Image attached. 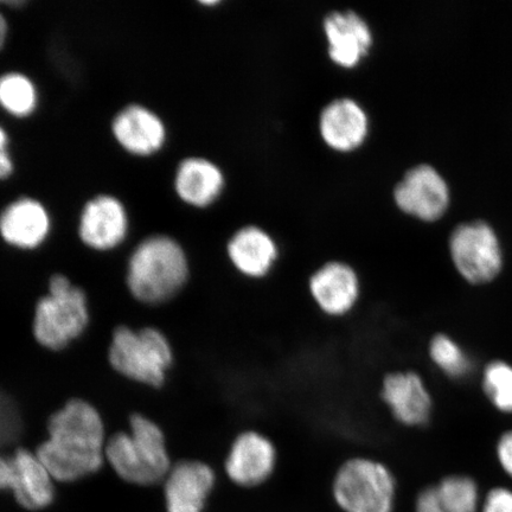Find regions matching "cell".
<instances>
[{
    "label": "cell",
    "instance_id": "cell-1",
    "mask_svg": "<svg viewBox=\"0 0 512 512\" xmlns=\"http://www.w3.org/2000/svg\"><path fill=\"white\" fill-rule=\"evenodd\" d=\"M49 439L37 457L51 477L75 482L98 471L104 463V425L96 409L82 400H72L48 422Z\"/></svg>",
    "mask_w": 512,
    "mask_h": 512
},
{
    "label": "cell",
    "instance_id": "cell-2",
    "mask_svg": "<svg viewBox=\"0 0 512 512\" xmlns=\"http://www.w3.org/2000/svg\"><path fill=\"white\" fill-rule=\"evenodd\" d=\"M189 277L184 249L168 235H151L134 249L127 267V285L146 304L166 302Z\"/></svg>",
    "mask_w": 512,
    "mask_h": 512
},
{
    "label": "cell",
    "instance_id": "cell-3",
    "mask_svg": "<svg viewBox=\"0 0 512 512\" xmlns=\"http://www.w3.org/2000/svg\"><path fill=\"white\" fill-rule=\"evenodd\" d=\"M131 433L108 440L105 456L118 476L128 483L155 485L171 470L165 439L159 427L143 415L131 418Z\"/></svg>",
    "mask_w": 512,
    "mask_h": 512
},
{
    "label": "cell",
    "instance_id": "cell-4",
    "mask_svg": "<svg viewBox=\"0 0 512 512\" xmlns=\"http://www.w3.org/2000/svg\"><path fill=\"white\" fill-rule=\"evenodd\" d=\"M49 291V296L37 304L34 334L44 347L60 350L79 337L86 328V294L61 274L50 279Z\"/></svg>",
    "mask_w": 512,
    "mask_h": 512
},
{
    "label": "cell",
    "instance_id": "cell-5",
    "mask_svg": "<svg viewBox=\"0 0 512 512\" xmlns=\"http://www.w3.org/2000/svg\"><path fill=\"white\" fill-rule=\"evenodd\" d=\"M110 362L128 379L159 387L171 366L172 351L158 330L133 331L121 326L113 335Z\"/></svg>",
    "mask_w": 512,
    "mask_h": 512
},
{
    "label": "cell",
    "instance_id": "cell-6",
    "mask_svg": "<svg viewBox=\"0 0 512 512\" xmlns=\"http://www.w3.org/2000/svg\"><path fill=\"white\" fill-rule=\"evenodd\" d=\"M334 496L345 512H393L395 480L375 460L350 459L337 472Z\"/></svg>",
    "mask_w": 512,
    "mask_h": 512
},
{
    "label": "cell",
    "instance_id": "cell-7",
    "mask_svg": "<svg viewBox=\"0 0 512 512\" xmlns=\"http://www.w3.org/2000/svg\"><path fill=\"white\" fill-rule=\"evenodd\" d=\"M454 266L470 284L490 283L503 268V253L498 236L490 224L473 221L459 224L450 238Z\"/></svg>",
    "mask_w": 512,
    "mask_h": 512
},
{
    "label": "cell",
    "instance_id": "cell-8",
    "mask_svg": "<svg viewBox=\"0 0 512 512\" xmlns=\"http://www.w3.org/2000/svg\"><path fill=\"white\" fill-rule=\"evenodd\" d=\"M54 478L37 454L17 450L0 456V490L14 492L16 501L27 510H42L54 501Z\"/></svg>",
    "mask_w": 512,
    "mask_h": 512
},
{
    "label": "cell",
    "instance_id": "cell-9",
    "mask_svg": "<svg viewBox=\"0 0 512 512\" xmlns=\"http://www.w3.org/2000/svg\"><path fill=\"white\" fill-rule=\"evenodd\" d=\"M130 230L125 203L112 194L95 195L83 204L79 216L80 239L95 251H112L123 243Z\"/></svg>",
    "mask_w": 512,
    "mask_h": 512
},
{
    "label": "cell",
    "instance_id": "cell-10",
    "mask_svg": "<svg viewBox=\"0 0 512 512\" xmlns=\"http://www.w3.org/2000/svg\"><path fill=\"white\" fill-rule=\"evenodd\" d=\"M112 136L133 157L149 158L164 149L168 130L152 108L132 102L121 108L111 123Z\"/></svg>",
    "mask_w": 512,
    "mask_h": 512
},
{
    "label": "cell",
    "instance_id": "cell-11",
    "mask_svg": "<svg viewBox=\"0 0 512 512\" xmlns=\"http://www.w3.org/2000/svg\"><path fill=\"white\" fill-rule=\"evenodd\" d=\"M394 197L402 211L426 222L439 220L450 206V189L445 179L426 164L407 172Z\"/></svg>",
    "mask_w": 512,
    "mask_h": 512
},
{
    "label": "cell",
    "instance_id": "cell-12",
    "mask_svg": "<svg viewBox=\"0 0 512 512\" xmlns=\"http://www.w3.org/2000/svg\"><path fill=\"white\" fill-rule=\"evenodd\" d=\"M53 227L46 204L31 196H19L0 213V236L12 247L35 249L48 239Z\"/></svg>",
    "mask_w": 512,
    "mask_h": 512
},
{
    "label": "cell",
    "instance_id": "cell-13",
    "mask_svg": "<svg viewBox=\"0 0 512 512\" xmlns=\"http://www.w3.org/2000/svg\"><path fill=\"white\" fill-rule=\"evenodd\" d=\"M277 451L270 439L256 432L239 435L230 448L226 471L235 484L256 486L272 475Z\"/></svg>",
    "mask_w": 512,
    "mask_h": 512
},
{
    "label": "cell",
    "instance_id": "cell-14",
    "mask_svg": "<svg viewBox=\"0 0 512 512\" xmlns=\"http://www.w3.org/2000/svg\"><path fill=\"white\" fill-rule=\"evenodd\" d=\"M215 485V473L201 462H181L171 467L165 480L168 512H202Z\"/></svg>",
    "mask_w": 512,
    "mask_h": 512
},
{
    "label": "cell",
    "instance_id": "cell-15",
    "mask_svg": "<svg viewBox=\"0 0 512 512\" xmlns=\"http://www.w3.org/2000/svg\"><path fill=\"white\" fill-rule=\"evenodd\" d=\"M310 291L320 310L330 316H343L360 297V280L343 262H329L312 275Z\"/></svg>",
    "mask_w": 512,
    "mask_h": 512
},
{
    "label": "cell",
    "instance_id": "cell-16",
    "mask_svg": "<svg viewBox=\"0 0 512 512\" xmlns=\"http://www.w3.org/2000/svg\"><path fill=\"white\" fill-rule=\"evenodd\" d=\"M382 398L401 424L421 426L431 418L432 399L418 374H390L383 381Z\"/></svg>",
    "mask_w": 512,
    "mask_h": 512
},
{
    "label": "cell",
    "instance_id": "cell-17",
    "mask_svg": "<svg viewBox=\"0 0 512 512\" xmlns=\"http://www.w3.org/2000/svg\"><path fill=\"white\" fill-rule=\"evenodd\" d=\"M324 29L331 60L345 68L355 67L368 54L373 36L366 22L355 12H334L325 18Z\"/></svg>",
    "mask_w": 512,
    "mask_h": 512
},
{
    "label": "cell",
    "instance_id": "cell-18",
    "mask_svg": "<svg viewBox=\"0 0 512 512\" xmlns=\"http://www.w3.org/2000/svg\"><path fill=\"white\" fill-rule=\"evenodd\" d=\"M224 178L219 166L206 158L189 157L178 164L174 188L179 200L195 208H206L219 198Z\"/></svg>",
    "mask_w": 512,
    "mask_h": 512
},
{
    "label": "cell",
    "instance_id": "cell-19",
    "mask_svg": "<svg viewBox=\"0 0 512 512\" xmlns=\"http://www.w3.org/2000/svg\"><path fill=\"white\" fill-rule=\"evenodd\" d=\"M320 133L332 149L343 152L355 150L367 137V115L355 101L336 100L320 115Z\"/></svg>",
    "mask_w": 512,
    "mask_h": 512
},
{
    "label": "cell",
    "instance_id": "cell-20",
    "mask_svg": "<svg viewBox=\"0 0 512 512\" xmlns=\"http://www.w3.org/2000/svg\"><path fill=\"white\" fill-rule=\"evenodd\" d=\"M228 254L233 265L251 278H261L271 271L277 260L278 249L271 236L258 227L239 230L228 243Z\"/></svg>",
    "mask_w": 512,
    "mask_h": 512
},
{
    "label": "cell",
    "instance_id": "cell-21",
    "mask_svg": "<svg viewBox=\"0 0 512 512\" xmlns=\"http://www.w3.org/2000/svg\"><path fill=\"white\" fill-rule=\"evenodd\" d=\"M40 105V92L29 75L18 70L0 75V108L10 117L28 119Z\"/></svg>",
    "mask_w": 512,
    "mask_h": 512
},
{
    "label": "cell",
    "instance_id": "cell-22",
    "mask_svg": "<svg viewBox=\"0 0 512 512\" xmlns=\"http://www.w3.org/2000/svg\"><path fill=\"white\" fill-rule=\"evenodd\" d=\"M441 503L446 512H476L479 495L475 480L469 477H447L438 486Z\"/></svg>",
    "mask_w": 512,
    "mask_h": 512
},
{
    "label": "cell",
    "instance_id": "cell-23",
    "mask_svg": "<svg viewBox=\"0 0 512 512\" xmlns=\"http://www.w3.org/2000/svg\"><path fill=\"white\" fill-rule=\"evenodd\" d=\"M483 387L499 411L512 413V367L508 363H490L484 371Z\"/></svg>",
    "mask_w": 512,
    "mask_h": 512
},
{
    "label": "cell",
    "instance_id": "cell-24",
    "mask_svg": "<svg viewBox=\"0 0 512 512\" xmlns=\"http://www.w3.org/2000/svg\"><path fill=\"white\" fill-rule=\"evenodd\" d=\"M430 355L435 364L451 377H462L469 373L471 363L459 345L446 335L432 339Z\"/></svg>",
    "mask_w": 512,
    "mask_h": 512
},
{
    "label": "cell",
    "instance_id": "cell-25",
    "mask_svg": "<svg viewBox=\"0 0 512 512\" xmlns=\"http://www.w3.org/2000/svg\"><path fill=\"white\" fill-rule=\"evenodd\" d=\"M16 164L11 152V138L5 127L0 125V181H6L15 174Z\"/></svg>",
    "mask_w": 512,
    "mask_h": 512
},
{
    "label": "cell",
    "instance_id": "cell-26",
    "mask_svg": "<svg viewBox=\"0 0 512 512\" xmlns=\"http://www.w3.org/2000/svg\"><path fill=\"white\" fill-rule=\"evenodd\" d=\"M483 512H512V491L504 488L491 490L486 496Z\"/></svg>",
    "mask_w": 512,
    "mask_h": 512
},
{
    "label": "cell",
    "instance_id": "cell-27",
    "mask_svg": "<svg viewBox=\"0 0 512 512\" xmlns=\"http://www.w3.org/2000/svg\"><path fill=\"white\" fill-rule=\"evenodd\" d=\"M416 512H446L435 486L421 492L416 501Z\"/></svg>",
    "mask_w": 512,
    "mask_h": 512
},
{
    "label": "cell",
    "instance_id": "cell-28",
    "mask_svg": "<svg viewBox=\"0 0 512 512\" xmlns=\"http://www.w3.org/2000/svg\"><path fill=\"white\" fill-rule=\"evenodd\" d=\"M497 457L504 471L512 477V431L503 434L499 439Z\"/></svg>",
    "mask_w": 512,
    "mask_h": 512
},
{
    "label": "cell",
    "instance_id": "cell-29",
    "mask_svg": "<svg viewBox=\"0 0 512 512\" xmlns=\"http://www.w3.org/2000/svg\"><path fill=\"white\" fill-rule=\"evenodd\" d=\"M9 30L8 18H6L4 12L0 10V50H2L6 42H8Z\"/></svg>",
    "mask_w": 512,
    "mask_h": 512
}]
</instances>
